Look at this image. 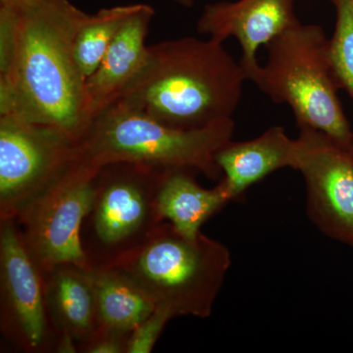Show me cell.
<instances>
[{
	"instance_id": "cell-9",
	"label": "cell",
	"mask_w": 353,
	"mask_h": 353,
	"mask_svg": "<svg viewBox=\"0 0 353 353\" xmlns=\"http://www.w3.org/2000/svg\"><path fill=\"white\" fill-rule=\"evenodd\" d=\"M164 173L127 162L102 167L90 212L95 236L102 245L116 248L118 254L162 223L157 212V194Z\"/></svg>"
},
{
	"instance_id": "cell-24",
	"label": "cell",
	"mask_w": 353,
	"mask_h": 353,
	"mask_svg": "<svg viewBox=\"0 0 353 353\" xmlns=\"http://www.w3.org/2000/svg\"><path fill=\"white\" fill-rule=\"evenodd\" d=\"M330 1L332 2V3H333V2L334 1V0H330Z\"/></svg>"
},
{
	"instance_id": "cell-11",
	"label": "cell",
	"mask_w": 353,
	"mask_h": 353,
	"mask_svg": "<svg viewBox=\"0 0 353 353\" xmlns=\"http://www.w3.org/2000/svg\"><path fill=\"white\" fill-rule=\"evenodd\" d=\"M296 0H236L206 4L197 21L199 34L224 43L234 38L241 48L240 63L250 81L260 63L257 52L297 24Z\"/></svg>"
},
{
	"instance_id": "cell-7",
	"label": "cell",
	"mask_w": 353,
	"mask_h": 353,
	"mask_svg": "<svg viewBox=\"0 0 353 353\" xmlns=\"http://www.w3.org/2000/svg\"><path fill=\"white\" fill-rule=\"evenodd\" d=\"M78 141L48 125L0 115V218L21 211L78 157Z\"/></svg>"
},
{
	"instance_id": "cell-1",
	"label": "cell",
	"mask_w": 353,
	"mask_h": 353,
	"mask_svg": "<svg viewBox=\"0 0 353 353\" xmlns=\"http://www.w3.org/2000/svg\"><path fill=\"white\" fill-rule=\"evenodd\" d=\"M88 14L69 0L0 6V115L57 128L80 143L92 121L74 39Z\"/></svg>"
},
{
	"instance_id": "cell-14",
	"label": "cell",
	"mask_w": 353,
	"mask_h": 353,
	"mask_svg": "<svg viewBox=\"0 0 353 353\" xmlns=\"http://www.w3.org/2000/svg\"><path fill=\"white\" fill-rule=\"evenodd\" d=\"M196 174L190 169L165 171L157 194L158 219L168 221L190 238L201 234L202 225L231 202L219 185L210 190L202 188Z\"/></svg>"
},
{
	"instance_id": "cell-13",
	"label": "cell",
	"mask_w": 353,
	"mask_h": 353,
	"mask_svg": "<svg viewBox=\"0 0 353 353\" xmlns=\"http://www.w3.org/2000/svg\"><path fill=\"white\" fill-rule=\"evenodd\" d=\"M296 139L284 128L273 126L257 138L230 141L217 152L215 161L222 172L218 185L230 201H238L246 190L274 172L294 166Z\"/></svg>"
},
{
	"instance_id": "cell-5",
	"label": "cell",
	"mask_w": 353,
	"mask_h": 353,
	"mask_svg": "<svg viewBox=\"0 0 353 353\" xmlns=\"http://www.w3.org/2000/svg\"><path fill=\"white\" fill-rule=\"evenodd\" d=\"M266 48V64L250 81L272 101L289 105L299 129L318 130L347 148L353 132L339 99L329 38L321 26L299 21Z\"/></svg>"
},
{
	"instance_id": "cell-2",
	"label": "cell",
	"mask_w": 353,
	"mask_h": 353,
	"mask_svg": "<svg viewBox=\"0 0 353 353\" xmlns=\"http://www.w3.org/2000/svg\"><path fill=\"white\" fill-rule=\"evenodd\" d=\"M246 80L224 43L185 37L148 46L145 67L114 102L176 129H203L233 118Z\"/></svg>"
},
{
	"instance_id": "cell-12",
	"label": "cell",
	"mask_w": 353,
	"mask_h": 353,
	"mask_svg": "<svg viewBox=\"0 0 353 353\" xmlns=\"http://www.w3.org/2000/svg\"><path fill=\"white\" fill-rule=\"evenodd\" d=\"M154 13L153 7L139 3L120 28L101 63L87 79L94 119L117 101L145 67L148 55L145 39Z\"/></svg>"
},
{
	"instance_id": "cell-20",
	"label": "cell",
	"mask_w": 353,
	"mask_h": 353,
	"mask_svg": "<svg viewBox=\"0 0 353 353\" xmlns=\"http://www.w3.org/2000/svg\"><path fill=\"white\" fill-rule=\"evenodd\" d=\"M130 334L99 326L94 333L83 341V352L127 353Z\"/></svg>"
},
{
	"instance_id": "cell-23",
	"label": "cell",
	"mask_w": 353,
	"mask_h": 353,
	"mask_svg": "<svg viewBox=\"0 0 353 353\" xmlns=\"http://www.w3.org/2000/svg\"><path fill=\"white\" fill-rule=\"evenodd\" d=\"M348 150H350V153H352L353 157V136L352 138V141H350V145L347 146Z\"/></svg>"
},
{
	"instance_id": "cell-15",
	"label": "cell",
	"mask_w": 353,
	"mask_h": 353,
	"mask_svg": "<svg viewBox=\"0 0 353 353\" xmlns=\"http://www.w3.org/2000/svg\"><path fill=\"white\" fill-rule=\"evenodd\" d=\"M44 287L46 308L61 334L87 340L99 327L97 303L88 271L65 265L51 271Z\"/></svg>"
},
{
	"instance_id": "cell-22",
	"label": "cell",
	"mask_w": 353,
	"mask_h": 353,
	"mask_svg": "<svg viewBox=\"0 0 353 353\" xmlns=\"http://www.w3.org/2000/svg\"><path fill=\"white\" fill-rule=\"evenodd\" d=\"M173 1L179 6L187 7V8H190V7L194 6V0H173Z\"/></svg>"
},
{
	"instance_id": "cell-8",
	"label": "cell",
	"mask_w": 353,
	"mask_h": 353,
	"mask_svg": "<svg viewBox=\"0 0 353 353\" xmlns=\"http://www.w3.org/2000/svg\"><path fill=\"white\" fill-rule=\"evenodd\" d=\"M294 170L306 185L307 214L321 233L353 248V157L318 130L299 129Z\"/></svg>"
},
{
	"instance_id": "cell-17",
	"label": "cell",
	"mask_w": 353,
	"mask_h": 353,
	"mask_svg": "<svg viewBox=\"0 0 353 353\" xmlns=\"http://www.w3.org/2000/svg\"><path fill=\"white\" fill-rule=\"evenodd\" d=\"M139 6V3L114 6L101 9L92 15L88 14L74 39L77 63L85 78L101 63L120 28Z\"/></svg>"
},
{
	"instance_id": "cell-3",
	"label": "cell",
	"mask_w": 353,
	"mask_h": 353,
	"mask_svg": "<svg viewBox=\"0 0 353 353\" xmlns=\"http://www.w3.org/2000/svg\"><path fill=\"white\" fill-rule=\"evenodd\" d=\"M105 264L126 274L174 317L204 319L212 313L232 260L219 241L202 233L183 236L162 222Z\"/></svg>"
},
{
	"instance_id": "cell-4",
	"label": "cell",
	"mask_w": 353,
	"mask_h": 353,
	"mask_svg": "<svg viewBox=\"0 0 353 353\" xmlns=\"http://www.w3.org/2000/svg\"><path fill=\"white\" fill-rule=\"evenodd\" d=\"M234 132L233 118L203 129L180 130L113 102L95 116L78 143L79 154L99 168L127 162L163 171L190 169L220 180L215 157L233 139Z\"/></svg>"
},
{
	"instance_id": "cell-10",
	"label": "cell",
	"mask_w": 353,
	"mask_h": 353,
	"mask_svg": "<svg viewBox=\"0 0 353 353\" xmlns=\"http://www.w3.org/2000/svg\"><path fill=\"white\" fill-rule=\"evenodd\" d=\"M16 219L1 221L0 276L4 321L26 350H41L48 339V316L41 269L26 245Z\"/></svg>"
},
{
	"instance_id": "cell-18",
	"label": "cell",
	"mask_w": 353,
	"mask_h": 353,
	"mask_svg": "<svg viewBox=\"0 0 353 353\" xmlns=\"http://www.w3.org/2000/svg\"><path fill=\"white\" fill-rule=\"evenodd\" d=\"M336 25L329 39V57L336 85L353 101V3L334 0Z\"/></svg>"
},
{
	"instance_id": "cell-21",
	"label": "cell",
	"mask_w": 353,
	"mask_h": 353,
	"mask_svg": "<svg viewBox=\"0 0 353 353\" xmlns=\"http://www.w3.org/2000/svg\"><path fill=\"white\" fill-rule=\"evenodd\" d=\"M44 0H0V6L11 7L16 10H25L32 6H38Z\"/></svg>"
},
{
	"instance_id": "cell-25",
	"label": "cell",
	"mask_w": 353,
	"mask_h": 353,
	"mask_svg": "<svg viewBox=\"0 0 353 353\" xmlns=\"http://www.w3.org/2000/svg\"><path fill=\"white\" fill-rule=\"evenodd\" d=\"M352 3H353V0H352Z\"/></svg>"
},
{
	"instance_id": "cell-16",
	"label": "cell",
	"mask_w": 353,
	"mask_h": 353,
	"mask_svg": "<svg viewBox=\"0 0 353 353\" xmlns=\"http://www.w3.org/2000/svg\"><path fill=\"white\" fill-rule=\"evenodd\" d=\"M88 275L94 287L99 326L131 334L157 307L145 290L115 267L94 264Z\"/></svg>"
},
{
	"instance_id": "cell-6",
	"label": "cell",
	"mask_w": 353,
	"mask_h": 353,
	"mask_svg": "<svg viewBox=\"0 0 353 353\" xmlns=\"http://www.w3.org/2000/svg\"><path fill=\"white\" fill-rule=\"evenodd\" d=\"M101 169L88 164L78 152L66 171L18 215L26 245L41 272L50 273L65 265L87 271L94 266L80 234L83 220L94 208Z\"/></svg>"
},
{
	"instance_id": "cell-19",
	"label": "cell",
	"mask_w": 353,
	"mask_h": 353,
	"mask_svg": "<svg viewBox=\"0 0 353 353\" xmlns=\"http://www.w3.org/2000/svg\"><path fill=\"white\" fill-rule=\"evenodd\" d=\"M173 318L175 317L168 309L157 305L152 314L143 320L130 334L127 353L152 352L167 322Z\"/></svg>"
}]
</instances>
